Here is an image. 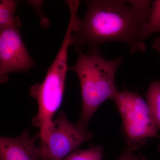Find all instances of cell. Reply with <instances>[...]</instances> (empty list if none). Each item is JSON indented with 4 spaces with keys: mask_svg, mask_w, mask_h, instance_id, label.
I'll return each mask as SVG.
<instances>
[{
    "mask_svg": "<svg viewBox=\"0 0 160 160\" xmlns=\"http://www.w3.org/2000/svg\"><path fill=\"white\" fill-rule=\"evenodd\" d=\"M86 2V14L78 19L70 46L77 50L87 46L89 52L104 43L118 42L127 45L132 55L145 52L144 29L150 16L151 1Z\"/></svg>",
    "mask_w": 160,
    "mask_h": 160,
    "instance_id": "obj_1",
    "label": "cell"
},
{
    "mask_svg": "<svg viewBox=\"0 0 160 160\" xmlns=\"http://www.w3.org/2000/svg\"><path fill=\"white\" fill-rule=\"evenodd\" d=\"M77 61L68 70L74 71L79 81L82 95V111L78 124L87 128L93 115L102 103L113 100L118 92L115 78L122 58L105 59L98 49L89 51V54L77 50Z\"/></svg>",
    "mask_w": 160,
    "mask_h": 160,
    "instance_id": "obj_2",
    "label": "cell"
},
{
    "mask_svg": "<svg viewBox=\"0 0 160 160\" xmlns=\"http://www.w3.org/2000/svg\"><path fill=\"white\" fill-rule=\"evenodd\" d=\"M75 25L74 20L70 18L62 46L45 78L42 83L35 84L29 89L30 96L36 100L38 105L37 113L32 118V124L39 128V134L44 132L51 124L55 113L62 104L68 70V47Z\"/></svg>",
    "mask_w": 160,
    "mask_h": 160,
    "instance_id": "obj_3",
    "label": "cell"
},
{
    "mask_svg": "<svg viewBox=\"0 0 160 160\" xmlns=\"http://www.w3.org/2000/svg\"><path fill=\"white\" fill-rule=\"evenodd\" d=\"M112 101L122 118L127 149L134 151L144 145L147 138L158 137L147 102L140 95L129 91L118 92Z\"/></svg>",
    "mask_w": 160,
    "mask_h": 160,
    "instance_id": "obj_4",
    "label": "cell"
},
{
    "mask_svg": "<svg viewBox=\"0 0 160 160\" xmlns=\"http://www.w3.org/2000/svg\"><path fill=\"white\" fill-rule=\"evenodd\" d=\"M39 136L42 151L41 160H63L93 137L86 127L70 122L62 111Z\"/></svg>",
    "mask_w": 160,
    "mask_h": 160,
    "instance_id": "obj_5",
    "label": "cell"
},
{
    "mask_svg": "<svg viewBox=\"0 0 160 160\" xmlns=\"http://www.w3.org/2000/svg\"><path fill=\"white\" fill-rule=\"evenodd\" d=\"M19 28L0 30V82L12 72H26L35 65L22 39Z\"/></svg>",
    "mask_w": 160,
    "mask_h": 160,
    "instance_id": "obj_6",
    "label": "cell"
},
{
    "mask_svg": "<svg viewBox=\"0 0 160 160\" xmlns=\"http://www.w3.org/2000/svg\"><path fill=\"white\" fill-rule=\"evenodd\" d=\"M36 137L31 138L28 129L17 137L0 138V160H41L42 151L35 144Z\"/></svg>",
    "mask_w": 160,
    "mask_h": 160,
    "instance_id": "obj_7",
    "label": "cell"
},
{
    "mask_svg": "<svg viewBox=\"0 0 160 160\" xmlns=\"http://www.w3.org/2000/svg\"><path fill=\"white\" fill-rule=\"evenodd\" d=\"M17 2L12 0H2L0 2V30L8 28H19L20 22L15 15Z\"/></svg>",
    "mask_w": 160,
    "mask_h": 160,
    "instance_id": "obj_8",
    "label": "cell"
},
{
    "mask_svg": "<svg viewBox=\"0 0 160 160\" xmlns=\"http://www.w3.org/2000/svg\"><path fill=\"white\" fill-rule=\"evenodd\" d=\"M146 102L160 131V81L155 82L149 86L146 93Z\"/></svg>",
    "mask_w": 160,
    "mask_h": 160,
    "instance_id": "obj_9",
    "label": "cell"
},
{
    "mask_svg": "<svg viewBox=\"0 0 160 160\" xmlns=\"http://www.w3.org/2000/svg\"><path fill=\"white\" fill-rule=\"evenodd\" d=\"M156 32H160V0L152 2L150 16L144 29V36L147 39Z\"/></svg>",
    "mask_w": 160,
    "mask_h": 160,
    "instance_id": "obj_10",
    "label": "cell"
},
{
    "mask_svg": "<svg viewBox=\"0 0 160 160\" xmlns=\"http://www.w3.org/2000/svg\"><path fill=\"white\" fill-rule=\"evenodd\" d=\"M103 153V147L96 146L84 150L76 149L63 160H102Z\"/></svg>",
    "mask_w": 160,
    "mask_h": 160,
    "instance_id": "obj_11",
    "label": "cell"
},
{
    "mask_svg": "<svg viewBox=\"0 0 160 160\" xmlns=\"http://www.w3.org/2000/svg\"><path fill=\"white\" fill-rule=\"evenodd\" d=\"M117 160H147L140 154H135L133 151L127 149Z\"/></svg>",
    "mask_w": 160,
    "mask_h": 160,
    "instance_id": "obj_12",
    "label": "cell"
},
{
    "mask_svg": "<svg viewBox=\"0 0 160 160\" xmlns=\"http://www.w3.org/2000/svg\"><path fill=\"white\" fill-rule=\"evenodd\" d=\"M152 48L159 53L160 55V36L154 40L152 44Z\"/></svg>",
    "mask_w": 160,
    "mask_h": 160,
    "instance_id": "obj_13",
    "label": "cell"
},
{
    "mask_svg": "<svg viewBox=\"0 0 160 160\" xmlns=\"http://www.w3.org/2000/svg\"><path fill=\"white\" fill-rule=\"evenodd\" d=\"M158 150L160 152V144L159 145L158 147Z\"/></svg>",
    "mask_w": 160,
    "mask_h": 160,
    "instance_id": "obj_14",
    "label": "cell"
}]
</instances>
